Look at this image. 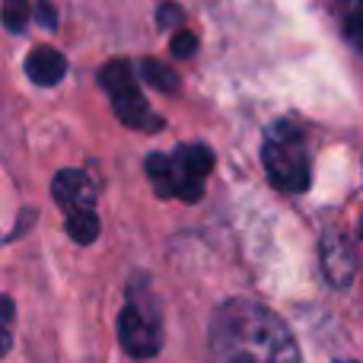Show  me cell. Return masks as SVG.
<instances>
[{
  "label": "cell",
  "mask_w": 363,
  "mask_h": 363,
  "mask_svg": "<svg viewBox=\"0 0 363 363\" xmlns=\"http://www.w3.org/2000/svg\"><path fill=\"white\" fill-rule=\"evenodd\" d=\"M213 363H300L287 325L268 309L233 303L213 322Z\"/></svg>",
  "instance_id": "obj_1"
},
{
  "label": "cell",
  "mask_w": 363,
  "mask_h": 363,
  "mask_svg": "<svg viewBox=\"0 0 363 363\" xmlns=\"http://www.w3.org/2000/svg\"><path fill=\"white\" fill-rule=\"evenodd\" d=\"M262 160L274 188L290 194L309 188V153H306V144H303V131L294 128L290 121H277L271 128Z\"/></svg>",
  "instance_id": "obj_2"
},
{
  "label": "cell",
  "mask_w": 363,
  "mask_h": 363,
  "mask_svg": "<svg viewBox=\"0 0 363 363\" xmlns=\"http://www.w3.org/2000/svg\"><path fill=\"white\" fill-rule=\"evenodd\" d=\"M99 86L112 96V108L121 125L134 128V131H160L163 128V118L150 112V106H147L144 93L138 86V74L131 70L128 61L115 57V61L102 64Z\"/></svg>",
  "instance_id": "obj_3"
},
{
  "label": "cell",
  "mask_w": 363,
  "mask_h": 363,
  "mask_svg": "<svg viewBox=\"0 0 363 363\" xmlns=\"http://www.w3.org/2000/svg\"><path fill=\"white\" fill-rule=\"evenodd\" d=\"M118 341L134 360L153 357L160 351V341H163L160 315L153 313V306H147L138 296H131L118 315Z\"/></svg>",
  "instance_id": "obj_4"
},
{
  "label": "cell",
  "mask_w": 363,
  "mask_h": 363,
  "mask_svg": "<svg viewBox=\"0 0 363 363\" xmlns=\"http://www.w3.org/2000/svg\"><path fill=\"white\" fill-rule=\"evenodd\" d=\"M213 169V150L204 144H185L172 153V179H176V198L194 201L204 194V179Z\"/></svg>",
  "instance_id": "obj_5"
},
{
  "label": "cell",
  "mask_w": 363,
  "mask_h": 363,
  "mask_svg": "<svg viewBox=\"0 0 363 363\" xmlns=\"http://www.w3.org/2000/svg\"><path fill=\"white\" fill-rule=\"evenodd\" d=\"M51 194L67 213L74 211H93L96 204V185L89 182L86 172L80 169H64L51 182Z\"/></svg>",
  "instance_id": "obj_6"
},
{
  "label": "cell",
  "mask_w": 363,
  "mask_h": 363,
  "mask_svg": "<svg viewBox=\"0 0 363 363\" xmlns=\"http://www.w3.org/2000/svg\"><path fill=\"white\" fill-rule=\"evenodd\" d=\"M64 74H67V57L57 48L38 45V48H32V55L26 57V77H29L35 86H55V83L64 80Z\"/></svg>",
  "instance_id": "obj_7"
},
{
  "label": "cell",
  "mask_w": 363,
  "mask_h": 363,
  "mask_svg": "<svg viewBox=\"0 0 363 363\" xmlns=\"http://www.w3.org/2000/svg\"><path fill=\"white\" fill-rule=\"evenodd\" d=\"M354 264L357 262H354L351 249H347L341 239L328 236L325 239V274H328V281H332L335 287H347L354 277Z\"/></svg>",
  "instance_id": "obj_8"
},
{
  "label": "cell",
  "mask_w": 363,
  "mask_h": 363,
  "mask_svg": "<svg viewBox=\"0 0 363 363\" xmlns=\"http://www.w3.org/2000/svg\"><path fill=\"white\" fill-rule=\"evenodd\" d=\"M147 169V179L153 182V188H157L160 198H172L176 194V179H172V157H166V153H150L144 163Z\"/></svg>",
  "instance_id": "obj_9"
},
{
  "label": "cell",
  "mask_w": 363,
  "mask_h": 363,
  "mask_svg": "<svg viewBox=\"0 0 363 363\" xmlns=\"http://www.w3.org/2000/svg\"><path fill=\"white\" fill-rule=\"evenodd\" d=\"M67 236L80 245H89L99 236V217L93 211H74L67 213Z\"/></svg>",
  "instance_id": "obj_10"
},
{
  "label": "cell",
  "mask_w": 363,
  "mask_h": 363,
  "mask_svg": "<svg viewBox=\"0 0 363 363\" xmlns=\"http://www.w3.org/2000/svg\"><path fill=\"white\" fill-rule=\"evenodd\" d=\"M140 77H144L153 89H160V93H166V96L179 89V77L172 74L166 64L153 61V57H144V61H140Z\"/></svg>",
  "instance_id": "obj_11"
},
{
  "label": "cell",
  "mask_w": 363,
  "mask_h": 363,
  "mask_svg": "<svg viewBox=\"0 0 363 363\" xmlns=\"http://www.w3.org/2000/svg\"><path fill=\"white\" fill-rule=\"evenodd\" d=\"M32 10H35V6H32L29 0H4V26H6V32H13V35L26 32Z\"/></svg>",
  "instance_id": "obj_12"
},
{
  "label": "cell",
  "mask_w": 363,
  "mask_h": 363,
  "mask_svg": "<svg viewBox=\"0 0 363 363\" xmlns=\"http://www.w3.org/2000/svg\"><path fill=\"white\" fill-rule=\"evenodd\" d=\"M341 19H345V32L354 42H363V0H335Z\"/></svg>",
  "instance_id": "obj_13"
},
{
  "label": "cell",
  "mask_w": 363,
  "mask_h": 363,
  "mask_svg": "<svg viewBox=\"0 0 363 363\" xmlns=\"http://www.w3.org/2000/svg\"><path fill=\"white\" fill-rule=\"evenodd\" d=\"M169 51L179 57V61H185V57H194V51H198V35H194L191 29H179L176 35H172Z\"/></svg>",
  "instance_id": "obj_14"
},
{
  "label": "cell",
  "mask_w": 363,
  "mask_h": 363,
  "mask_svg": "<svg viewBox=\"0 0 363 363\" xmlns=\"http://www.w3.org/2000/svg\"><path fill=\"white\" fill-rule=\"evenodd\" d=\"M35 23L42 26V29H55L57 26V10L48 4V0H38L35 4Z\"/></svg>",
  "instance_id": "obj_15"
},
{
  "label": "cell",
  "mask_w": 363,
  "mask_h": 363,
  "mask_svg": "<svg viewBox=\"0 0 363 363\" xmlns=\"http://www.w3.org/2000/svg\"><path fill=\"white\" fill-rule=\"evenodd\" d=\"M157 19H160V26H163V29H176V26L182 23V10L176 4H163L157 10Z\"/></svg>",
  "instance_id": "obj_16"
},
{
  "label": "cell",
  "mask_w": 363,
  "mask_h": 363,
  "mask_svg": "<svg viewBox=\"0 0 363 363\" xmlns=\"http://www.w3.org/2000/svg\"><path fill=\"white\" fill-rule=\"evenodd\" d=\"M360 236H363V223H360Z\"/></svg>",
  "instance_id": "obj_17"
}]
</instances>
